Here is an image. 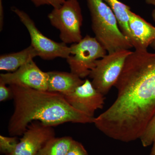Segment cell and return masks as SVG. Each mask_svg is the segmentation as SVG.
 Returning a JSON list of instances; mask_svg holds the SVG:
<instances>
[{
  "label": "cell",
  "instance_id": "6da1fadb",
  "mask_svg": "<svg viewBox=\"0 0 155 155\" xmlns=\"http://www.w3.org/2000/svg\"><path fill=\"white\" fill-rule=\"evenodd\" d=\"M114 86L117 97L96 117V125L115 140L127 143L140 139L155 113V53L132 51Z\"/></svg>",
  "mask_w": 155,
  "mask_h": 155
},
{
  "label": "cell",
  "instance_id": "7a4b0ae2",
  "mask_svg": "<svg viewBox=\"0 0 155 155\" xmlns=\"http://www.w3.org/2000/svg\"><path fill=\"white\" fill-rule=\"evenodd\" d=\"M14 110L8 125L11 136L23 135L29 124L38 121L48 126L66 122L93 123L95 117L77 110L67 102L63 94L11 84Z\"/></svg>",
  "mask_w": 155,
  "mask_h": 155
},
{
  "label": "cell",
  "instance_id": "3957f363",
  "mask_svg": "<svg viewBox=\"0 0 155 155\" xmlns=\"http://www.w3.org/2000/svg\"><path fill=\"white\" fill-rule=\"evenodd\" d=\"M94 37L108 54L133 48L119 28L114 12L103 0H86Z\"/></svg>",
  "mask_w": 155,
  "mask_h": 155
},
{
  "label": "cell",
  "instance_id": "277c9868",
  "mask_svg": "<svg viewBox=\"0 0 155 155\" xmlns=\"http://www.w3.org/2000/svg\"><path fill=\"white\" fill-rule=\"evenodd\" d=\"M51 24L60 31L62 42L74 44L82 38L81 27L83 16L78 0H66L58 8H54L48 15Z\"/></svg>",
  "mask_w": 155,
  "mask_h": 155
},
{
  "label": "cell",
  "instance_id": "5b68a950",
  "mask_svg": "<svg viewBox=\"0 0 155 155\" xmlns=\"http://www.w3.org/2000/svg\"><path fill=\"white\" fill-rule=\"evenodd\" d=\"M71 54L67 59L71 72L81 78L89 76L97 60L107 52L96 38L87 35L70 47Z\"/></svg>",
  "mask_w": 155,
  "mask_h": 155
},
{
  "label": "cell",
  "instance_id": "8992f818",
  "mask_svg": "<svg viewBox=\"0 0 155 155\" xmlns=\"http://www.w3.org/2000/svg\"><path fill=\"white\" fill-rule=\"evenodd\" d=\"M132 52L129 50H121L107 54L97 61L89 76L98 91L105 95L115 86L126 59Z\"/></svg>",
  "mask_w": 155,
  "mask_h": 155
},
{
  "label": "cell",
  "instance_id": "52a82bcc",
  "mask_svg": "<svg viewBox=\"0 0 155 155\" xmlns=\"http://www.w3.org/2000/svg\"><path fill=\"white\" fill-rule=\"evenodd\" d=\"M12 11L19 17L30 35L31 45L38 53V57L45 60L61 58L67 59L71 54L70 47L63 42H57L45 36L37 28L34 22L24 11L12 7Z\"/></svg>",
  "mask_w": 155,
  "mask_h": 155
},
{
  "label": "cell",
  "instance_id": "ba28073f",
  "mask_svg": "<svg viewBox=\"0 0 155 155\" xmlns=\"http://www.w3.org/2000/svg\"><path fill=\"white\" fill-rule=\"evenodd\" d=\"M53 127L38 121L31 122L11 155H37L49 140L55 137Z\"/></svg>",
  "mask_w": 155,
  "mask_h": 155
},
{
  "label": "cell",
  "instance_id": "9c48e42d",
  "mask_svg": "<svg viewBox=\"0 0 155 155\" xmlns=\"http://www.w3.org/2000/svg\"><path fill=\"white\" fill-rule=\"evenodd\" d=\"M48 72L40 69L33 60L16 71L0 75V82L7 85L16 84L40 91H48Z\"/></svg>",
  "mask_w": 155,
  "mask_h": 155
},
{
  "label": "cell",
  "instance_id": "30bf717a",
  "mask_svg": "<svg viewBox=\"0 0 155 155\" xmlns=\"http://www.w3.org/2000/svg\"><path fill=\"white\" fill-rule=\"evenodd\" d=\"M67 102L77 110L94 117L95 112L104 104V95L95 88L88 79L70 94L64 96Z\"/></svg>",
  "mask_w": 155,
  "mask_h": 155
},
{
  "label": "cell",
  "instance_id": "8fae6325",
  "mask_svg": "<svg viewBox=\"0 0 155 155\" xmlns=\"http://www.w3.org/2000/svg\"><path fill=\"white\" fill-rule=\"evenodd\" d=\"M129 26L131 35V44L135 51H147L155 40V27L129 9Z\"/></svg>",
  "mask_w": 155,
  "mask_h": 155
},
{
  "label": "cell",
  "instance_id": "7c38bea8",
  "mask_svg": "<svg viewBox=\"0 0 155 155\" xmlns=\"http://www.w3.org/2000/svg\"><path fill=\"white\" fill-rule=\"evenodd\" d=\"M48 74V91L58 93L64 96L72 93L84 81L71 72L51 71Z\"/></svg>",
  "mask_w": 155,
  "mask_h": 155
},
{
  "label": "cell",
  "instance_id": "4fadbf2b",
  "mask_svg": "<svg viewBox=\"0 0 155 155\" xmlns=\"http://www.w3.org/2000/svg\"><path fill=\"white\" fill-rule=\"evenodd\" d=\"M37 56L38 53L31 45L20 51L2 55L0 57V70L15 72Z\"/></svg>",
  "mask_w": 155,
  "mask_h": 155
},
{
  "label": "cell",
  "instance_id": "5bb4252c",
  "mask_svg": "<svg viewBox=\"0 0 155 155\" xmlns=\"http://www.w3.org/2000/svg\"><path fill=\"white\" fill-rule=\"evenodd\" d=\"M74 140L69 136L53 137L43 146L37 155H66Z\"/></svg>",
  "mask_w": 155,
  "mask_h": 155
},
{
  "label": "cell",
  "instance_id": "9a60e30c",
  "mask_svg": "<svg viewBox=\"0 0 155 155\" xmlns=\"http://www.w3.org/2000/svg\"><path fill=\"white\" fill-rule=\"evenodd\" d=\"M111 8L116 15L120 30L131 43V35L129 26V17L127 11L129 6L119 0H103Z\"/></svg>",
  "mask_w": 155,
  "mask_h": 155
},
{
  "label": "cell",
  "instance_id": "2e32d148",
  "mask_svg": "<svg viewBox=\"0 0 155 155\" xmlns=\"http://www.w3.org/2000/svg\"><path fill=\"white\" fill-rule=\"evenodd\" d=\"M140 139L143 147H149L153 144L155 139V113Z\"/></svg>",
  "mask_w": 155,
  "mask_h": 155
},
{
  "label": "cell",
  "instance_id": "e0dca14e",
  "mask_svg": "<svg viewBox=\"0 0 155 155\" xmlns=\"http://www.w3.org/2000/svg\"><path fill=\"white\" fill-rule=\"evenodd\" d=\"M19 141L17 136H0V151L5 155H11Z\"/></svg>",
  "mask_w": 155,
  "mask_h": 155
},
{
  "label": "cell",
  "instance_id": "ac0fdd59",
  "mask_svg": "<svg viewBox=\"0 0 155 155\" xmlns=\"http://www.w3.org/2000/svg\"><path fill=\"white\" fill-rule=\"evenodd\" d=\"M66 0H31L34 5L36 7L48 5H51L54 8H60Z\"/></svg>",
  "mask_w": 155,
  "mask_h": 155
},
{
  "label": "cell",
  "instance_id": "d6986e66",
  "mask_svg": "<svg viewBox=\"0 0 155 155\" xmlns=\"http://www.w3.org/2000/svg\"><path fill=\"white\" fill-rule=\"evenodd\" d=\"M66 155H88V154L83 145L74 140Z\"/></svg>",
  "mask_w": 155,
  "mask_h": 155
},
{
  "label": "cell",
  "instance_id": "ffe728a7",
  "mask_svg": "<svg viewBox=\"0 0 155 155\" xmlns=\"http://www.w3.org/2000/svg\"><path fill=\"white\" fill-rule=\"evenodd\" d=\"M11 98H13L11 87H7L5 84L0 82V101H5Z\"/></svg>",
  "mask_w": 155,
  "mask_h": 155
},
{
  "label": "cell",
  "instance_id": "44dd1931",
  "mask_svg": "<svg viewBox=\"0 0 155 155\" xmlns=\"http://www.w3.org/2000/svg\"><path fill=\"white\" fill-rule=\"evenodd\" d=\"M2 0H0V28L2 29L4 23V11H3Z\"/></svg>",
  "mask_w": 155,
  "mask_h": 155
},
{
  "label": "cell",
  "instance_id": "7402d4cb",
  "mask_svg": "<svg viewBox=\"0 0 155 155\" xmlns=\"http://www.w3.org/2000/svg\"><path fill=\"white\" fill-rule=\"evenodd\" d=\"M145 2L147 5H151L154 7V8L152 12V17L154 22H155V0H145Z\"/></svg>",
  "mask_w": 155,
  "mask_h": 155
},
{
  "label": "cell",
  "instance_id": "603a6c76",
  "mask_svg": "<svg viewBox=\"0 0 155 155\" xmlns=\"http://www.w3.org/2000/svg\"><path fill=\"white\" fill-rule=\"evenodd\" d=\"M152 145H153V146L149 155H155V139Z\"/></svg>",
  "mask_w": 155,
  "mask_h": 155
},
{
  "label": "cell",
  "instance_id": "cb8c5ba5",
  "mask_svg": "<svg viewBox=\"0 0 155 155\" xmlns=\"http://www.w3.org/2000/svg\"><path fill=\"white\" fill-rule=\"evenodd\" d=\"M150 46L153 49L155 50V40L152 43V44L150 45Z\"/></svg>",
  "mask_w": 155,
  "mask_h": 155
}]
</instances>
